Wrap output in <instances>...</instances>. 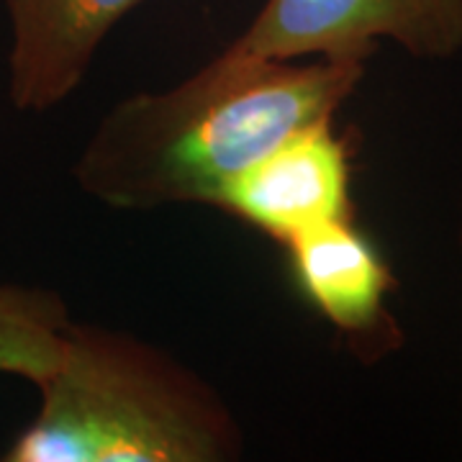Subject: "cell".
<instances>
[{"label":"cell","mask_w":462,"mask_h":462,"mask_svg":"<svg viewBox=\"0 0 462 462\" xmlns=\"http://www.w3.org/2000/svg\"><path fill=\"white\" fill-rule=\"evenodd\" d=\"M11 18L8 93L42 114L83 83L100 42L144 0H3Z\"/></svg>","instance_id":"6"},{"label":"cell","mask_w":462,"mask_h":462,"mask_svg":"<svg viewBox=\"0 0 462 462\" xmlns=\"http://www.w3.org/2000/svg\"><path fill=\"white\" fill-rule=\"evenodd\" d=\"M8 462H226L242 430L214 388L126 331L69 321Z\"/></svg>","instance_id":"2"},{"label":"cell","mask_w":462,"mask_h":462,"mask_svg":"<svg viewBox=\"0 0 462 462\" xmlns=\"http://www.w3.org/2000/svg\"><path fill=\"white\" fill-rule=\"evenodd\" d=\"M69 311L50 288L0 285V375L39 385L62 357Z\"/></svg>","instance_id":"7"},{"label":"cell","mask_w":462,"mask_h":462,"mask_svg":"<svg viewBox=\"0 0 462 462\" xmlns=\"http://www.w3.org/2000/svg\"><path fill=\"white\" fill-rule=\"evenodd\" d=\"M365 65L355 57L275 60L231 42L185 83L116 103L78 157L75 180L124 211L216 206L267 149L334 118Z\"/></svg>","instance_id":"1"},{"label":"cell","mask_w":462,"mask_h":462,"mask_svg":"<svg viewBox=\"0 0 462 462\" xmlns=\"http://www.w3.org/2000/svg\"><path fill=\"white\" fill-rule=\"evenodd\" d=\"M457 245H460V254H462V199H460V224H457Z\"/></svg>","instance_id":"8"},{"label":"cell","mask_w":462,"mask_h":462,"mask_svg":"<svg viewBox=\"0 0 462 462\" xmlns=\"http://www.w3.org/2000/svg\"><path fill=\"white\" fill-rule=\"evenodd\" d=\"M352 144L334 118L288 134L224 188L216 208L236 216L275 242L337 218H352Z\"/></svg>","instance_id":"4"},{"label":"cell","mask_w":462,"mask_h":462,"mask_svg":"<svg viewBox=\"0 0 462 462\" xmlns=\"http://www.w3.org/2000/svg\"><path fill=\"white\" fill-rule=\"evenodd\" d=\"M393 42L424 62L462 50V0H267L236 47L275 57L370 60Z\"/></svg>","instance_id":"3"},{"label":"cell","mask_w":462,"mask_h":462,"mask_svg":"<svg viewBox=\"0 0 462 462\" xmlns=\"http://www.w3.org/2000/svg\"><path fill=\"white\" fill-rule=\"evenodd\" d=\"M285 249L300 293L345 337L357 360L378 363L401 349L403 334L388 311L398 282L355 216L303 231Z\"/></svg>","instance_id":"5"}]
</instances>
